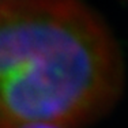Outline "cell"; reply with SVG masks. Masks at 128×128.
Here are the masks:
<instances>
[{
	"instance_id": "6da1fadb",
	"label": "cell",
	"mask_w": 128,
	"mask_h": 128,
	"mask_svg": "<svg viewBox=\"0 0 128 128\" xmlns=\"http://www.w3.org/2000/svg\"><path fill=\"white\" fill-rule=\"evenodd\" d=\"M118 84L110 36L79 0H0V128L79 124Z\"/></svg>"
},
{
	"instance_id": "7a4b0ae2",
	"label": "cell",
	"mask_w": 128,
	"mask_h": 128,
	"mask_svg": "<svg viewBox=\"0 0 128 128\" xmlns=\"http://www.w3.org/2000/svg\"><path fill=\"white\" fill-rule=\"evenodd\" d=\"M20 128H64L56 124H50V123H33V124H26L22 126Z\"/></svg>"
}]
</instances>
